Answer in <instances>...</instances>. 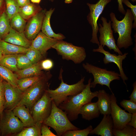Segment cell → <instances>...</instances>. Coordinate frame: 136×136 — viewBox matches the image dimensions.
Here are the masks:
<instances>
[{
	"instance_id": "cell-40",
	"label": "cell",
	"mask_w": 136,
	"mask_h": 136,
	"mask_svg": "<svg viewBox=\"0 0 136 136\" xmlns=\"http://www.w3.org/2000/svg\"><path fill=\"white\" fill-rule=\"evenodd\" d=\"M53 61L50 59H46L41 61V66L42 70H49L53 67Z\"/></svg>"
},
{
	"instance_id": "cell-36",
	"label": "cell",
	"mask_w": 136,
	"mask_h": 136,
	"mask_svg": "<svg viewBox=\"0 0 136 136\" xmlns=\"http://www.w3.org/2000/svg\"><path fill=\"white\" fill-rule=\"evenodd\" d=\"M92 125H90L85 129L80 130H71L66 131L62 136H87L93 129Z\"/></svg>"
},
{
	"instance_id": "cell-20",
	"label": "cell",
	"mask_w": 136,
	"mask_h": 136,
	"mask_svg": "<svg viewBox=\"0 0 136 136\" xmlns=\"http://www.w3.org/2000/svg\"><path fill=\"white\" fill-rule=\"evenodd\" d=\"M97 97L98 100L96 102L101 114L103 115H110L111 99L110 95L103 89L98 91Z\"/></svg>"
},
{
	"instance_id": "cell-37",
	"label": "cell",
	"mask_w": 136,
	"mask_h": 136,
	"mask_svg": "<svg viewBox=\"0 0 136 136\" xmlns=\"http://www.w3.org/2000/svg\"><path fill=\"white\" fill-rule=\"evenodd\" d=\"M120 104L129 113L131 114L136 113V103L130 99H123L120 102Z\"/></svg>"
},
{
	"instance_id": "cell-15",
	"label": "cell",
	"mask_w": 136,
	"mask_h": 136,
	"mask_svg": "<svg viewBox=\"0 0 136 136\" xmlns=\"http://www.w3.org/2000/svg\"><path fill=\"white\" fill-rule=\"evenodd\" d=\"M46 11L45 9H42L30 18L26 23L24 33L29 40H33L40 32Z\"/></svg>"
},
{
	"instance_id": "cell-45",
	"label": "cell",
	"mask_w": 136,
	"mask_h": 136,
	"mask_svg": "<svg viewBox=\"0 0 136 136\" xmlns=\"http://www.w3.org/2000/svg\"><path fill=\"white\" fill-rule=\"evenodd\" d=\"M20 7H22L30 3V0H17Z\"/></svg>"
},
{
	"instance_id": "cell-2",
	"label": "cell",
	"mask_w": 136,
	"mask_h": 136,
	"mask_svg": "<svg viewBox=\"0 0 136 136\" xmlns=\"http://www.w3.org/2000/svg\"><path fill=\"white\" fill-rule=\"evenodd\" d=\"M110 16L112 28L114 33L118 35L116 44L117 47L119 49L128 48L133 44L131 33L134 18L131 10L126 9L124 17L120 21L117 19L113 12L110 13Z\"/></svg>"
},
{
	"instance_id": "cell-52",
	"label": "cell",
	"mask_w": 136,
	"mask_h": 136,
	"mask_svg": "<svg viewBox=\"0 0 136 136\" xmlns=\"http://www.w3.org/2000/svg\"><path fill=\"white\" fill-rule=\"evenodd\" d=\"M1 135V132H0V136Z\"/></svg>"
},
{
	"instance_id": "cell-47",
	"label": "cell",
	"mask_w": 136,
	"mask_h": 136,
	"mask_svg": "<svg viewBox=\"0 0 136 136\" xmlns=\"http://www.w3.org/2000/svg\"><path fill=\"white\" fill-rule=\"evenodd\" d=\"M3 3L4 0H0V11L3 7Z\"/></svg>"
},
{
	"instance_id": "cell-22",
	"label": "cell",
	"mask_w": 136,
	"mask_h": 136,
	"mask_svg": "<svg viewBox=\"0 0 136 136\" xmlns=\"http://www.w3.org/2000/svg\"><path fill=\"white\" fill-rule=\"evenodd\" d=\"M100 114L96 102H91L85 104L79 112L83 119L88 121L99 117Z\"/></svg>"
},
{
	"instance_id": "cell-46",
	"label": "cell",
	"mask_w": 136,
	"mask_h": 136,
	"mask_svg": "<svg viewBox=\"0 0 136 136\" xmlns=\"http://www.w3.org/2000/svg\"><path fill=\"white\" fill-rule=\"evenodd\" d=\"M33 3L39 4V3L41 0H30Z\"/></svg>"
},
{
	"instance_id": "cell-29",
	"label": "cell",
	"mask_w": 136,
	"mask_h": 136,
	"mask_svg": "<svg viewBox=\"0 0 136 136\" xmlns=\"http://www.w3.org/2000/svg\"><path fill=\"white\" fill-rule=\"evenodd\" d=\"M11 28L20 32H24L26 21L18 13L14 15L10 20Z\"/></svg>"
},
{
	"instance_id": "cell-30",
	"label": "cell",
	"mask_w": 136,
	"mask_h": 136,
	"mask_svg": "<svg viewBox=\"0 0 136 136\" xmlns=\"http://www.w3.org/2000/svg\"><path fill=\"white\" fill-rule=\"evenodd\" d=\"M42 123H36L33 125L25 127L15 136H41V128Z\"/></svg>"
},
{
	"instance_id": "cell-14",
	"label": "cell",
	"mask_w": 136,
	"mask_h": 136,
	"mask_svg": "<svg viewBox=\"0 0 136 136\" xmlns=\"http://www.w3.org/2000/svg\"><path fill=\"white\" fill-rule=\"evenodd\" d=\"M5 104L4 110H12L20 101L23 92L18 87L13 86L3 80Z\"/></svg>"
},
{
	"instance_id": "cell-42",
	"label": "cell",
	"mask_w": 136,
	"mask_h": 136,
	"mask_svg": "<svg viewBox=\"0 0 136 136\" xmlns=\"http://www.w3.org/2000/svg\"><path fill=\"white\" fill-rule=\"evenodd\" d=\"M133 89L129 98L130 100L136 103V82L135 81L133 84Z\"/></svg>"
},
{
	"instance_id": "cell-21",
	"label": "cell",
	"mask_w": 136,
	"mask_h": 136,
	"mask_svg": "<svg viewBox=\"0 0 136 136\" xmlns=\"http://www.w3.org/2000/svg\"><path fill=\"white\" fill-rule=\"evenodd\" d=\"M54 10L51 8L46 12L42 22L41 32L50 38L63 40L65 38V36L61 34L54 33L51 26L50 19Z\"/></svg>"
},
{
	"instance_id": "cell-23",
	"label": "cell",
	"mask_w": 136,
	"mask_h": 136,
	"mask_svg": "<svg viewBox=\"0 0 136 136\" xmlns=\"http://www.w3.org/2000/svg\"><path fill=\"white\" fill-rule=\"evenodd\" d=\"M28 48L15 45L1 40L0 41V50L3 55L25 54Z\"/></svg>"
},
{
	"instance_id": "cell-6",
	"label": "cell",
	"mask_w": 136,
	"mask_h": 136,
	"mask_svg": "<svg viewBox=\"0 0 136 136\" xmlns=\"http://www.w3.org/2000/svg\"><path fill=\"white\" fill-rule=\"evenodd\" d=\"M82 66L87 72L92 74L94 80L91 82L90 88H94L97 84L107 86L112 92L110 87L111 82L115 80H120V74L114 71L108 70L94 65L88 62L83 63Z\"/></svg>"
},
{
	"instance_id": "cell-43",
	"label": "cell",
	"mask_w": 136,
	"mask_h": 136,
	"mask_svg": "<svg viewBox=\"0 0 136 136\" xmlns=\"http://www.w3.org/2000/svg\"><path fill=\"white\" fill-rule=\"evenodd\" d=\"M127 125L136 129V113L132 114L130 120Z\"/></svg>"
},
{
	"instance_id": "cell-19",
	"label": "cell",
	"mask_w": 136,
	"mask_h": 136,
	"mask_svg": "<svg viewBox=\"0 0 136 136\" xmlns=\"http://www.w3.org/2000/svg\"><path fill=\"white\" fill-rule=\"evenodd\" d=\"M12 110L14 115L22 122L25 127L32 126L35 124L30 111L25 105L16 106Z\"/></svg>"
},
{
	"instance_id": "cell-4",
	"label": "cell",
	"mask_w": 136,
	"mask_h": 136,
	"mask_svg": "<svg viewBox=\"0 0 136 136\" xmlns=\"http://www.w3.org/2000/svg\"><path fill=\"white\" fill-rule=\"evenodd\" d=\"M42 123L53 129L58 136H62L68 131L80 129L71 122L66 114L56 105L53 100L51 113Z\"/></svg>"
},
{
	"instance_id": "cell-24",
	"label": "cell",
	"mask_w": 136,
	"mask_h": 136,
	"mask_svg": "<svg viewBox=\"0 0 136 136\" xmlns=\"http://www.w3.org/2000/svg\"><path fill=\"white\" fill-rule=\"evenodd\" d=\"M41 61L26 68L22 70H19L15 72L18 75V79L44 74L41 66Z\"/></svg>"
},
{
	"instance_id": "cell-39",
	"label": "cell",
	"mask_w": 136,
	"mask_h": 136,
	"mask_svg": "<svg viewBox=\"0 0 136 136\" xmlns=\"http://www.w3.org/2000/svg\"><path fill=\"white\" fill-rule=\"evenodd\" d=\"M122 3L125 5L129 8L133 15L134 18V22L133 24V28L135 30L136 29V5L132 4L129 1V0H122Z\"/></svg>"
},
{
	"instance_id": "cell-51",
	"label": "cell",
	"mask_w": 136,
	"mask_h": 136,
	"mask_svg": "<svg viewBox=\"0 0 136 136\" xmlns=\"http://www.w3.org/2000/svg\"><path fill=\"white\" fill-rule=\"evenodd\" d=\"M49 0L52 2H53L54 1V0Z\"/></svg>"
},
{
	"instance_id": "cell-9",
	"label": "cell",
	"mask_w": 136,
	"mask_h": 136,
	"mask_svg": "<svg viewBox=\"0 0 136 136\" xmlns=\"http://www.w3.org/2000/svg\"><path fill=\"white\" fill-rule=\"evenodd\" d=\"M111 0H98L95 4H87L90 11L87 16L88 21L92 28V37L90 41L93 44L99 46L97 37L99 27L97 21L107 5Z\"/></svg>"
},
{
	"instance_id": "cell-50",
	"label": "cell",
	"mask_w": 136,
	"mask_h": 136,
	"mask_svg": "<svg viewBox=\"0 0 136 136\" xmlns=\"http://www.w3.org/2000/svg\"><path fill=\"white\" fill-rule=\"evenodd\" d=\"M133 2H136V0H131Z\"/></svg>"
},
{
	"instance_id": "cell-49",
	"label": "cell",
	"mask_w": 136,
	"mask_h": 136,
	"mask_svg": "<svg viewBox=\"0 0 136 136\" xmlns=\"http://www.w3.org/2000/svg\"><path fill=\"white\" fill-rule=\"evenodd\" d=\"M2 56H3V54L1 50H0V58H1Z\"/></svg>"
},
{
	"instance_id": "cell-5",
	"label": "cell",
	"mask_w": 136,
	"mask_h": 136,
	"mask_svg": "<svg viewBox=\"0 0 136 136\" xmlns=\"http://www.w3.org/2000/svg\"><path fill=\"white\" fill-rule=\"evenodd\" d=\"M52 77L50 72L44 74L41 79L23 92L21 99L16 106L24 105L30 111L33 105L49 88L48 81Z\"/></svg>"
},
{
	"instance_id": "cell-31",
	"label": "cell",
	"mask_w": 136,
	"mask_h": 136,
	"mask_svg": "<svg viewBox=\"0 0 136 136\" xmlns=\"http://www.w3.org/2000/svg\"><path fill=\"white\" fill-rule=\"evenodd\" d=\"M11 28L10 20L6 13L3 12L0 15V38L3 39L9 33Z\"/></svg>"
},
{
	"instance_id": "cell-41",
	"label": "cell",
	"mask_w": 136,
	"mask_h": 136,
	"mask_svg": "<svg viewBox=\"0 0 136 136\" xmlns=\"http://www.w3.org/2000/svg\"><path fill=\"white\" fill-rule=\"evenodd\" d=\"M41 132V136H57L49 129L48 126L42 123V124Z\"/></svg>"
},
{
	"instance_id": "cell-28",
	"label": "cell",
	"mask_w": 136,
	"mask_h": 136,
	"mask_svg": "<svg viewBox=\"0 0 136 136\" xmlns=\"http://www.w3.org/2000/svg\"><path fill=\"white\" fill-rule=\"evenodd\" d=\"M44 74L19 79L17 82V86L23 92L41 79Z\"/></svg>"
},
{
	"instance_id": "cell-26",
	"label": "cell",
	"mask_w": 136,
	"mask_h": 136,
	"mask_svg": "<svg viewBox=\"0 0 136 136\" xmlns=\"http://www.w3.org/2000/svg\"><path fill=\"white\" fill-rule=\"evenodd\" d=\"M17 54L3 55L0 58V65L9 69L12 71L19 70L17 67Z\"/></svg>"
},
{
	"instance_id": "cell-18",
	"label": "cell",
	"mask_w": 136,
	"mask_h": 136,
	"mask_svg": "<svg viewBox=\"0 0 136 136\" xmlns=\"http://www.w3.org/2000/svg\"><path fill=\"white\" fill-rule=\"evenodd\" d=\"M4 41L17 45L29 48L31 41L26 37L24 32H18L11 28L9 33L3 39Z\"/></svg>"
},
{
	"instance_id": "cell-53",
	"label": "cell",
	"mask_w": 136,
	"mask_h": 136,
	"mask_svg": "<svg viewBox=\"0 0 136 136\" xmlns=\"http://www.w3.org/2000/svg\"><path fill=\"white\" fill-rule=\"evenodd\" d=\"M1 39L0 38V41H1Z\"/></svg>"
},
{
	"instance_id": "cell-3",
	"label": "cell",
	"mask_w": 136,
	"mask_h": 136,
	"mask_svg": "<svg viewBox=\"0 0 136 136\" xmlns=\"http://www.w3.org/2000/svg\"><path fill=\"white\" fill-rule=\"evenodd\" d=\"M63 72V70L61 68L59 77L61 82L59 86L55 90L49 88L46 91L48 93L58 107L68 96H74L80 93L85 88L86 85L84 83L85 77H82L79 81L75 84H67L63 81L62 76Z\"/></svg>"
},
{
	"instance_id": "cell-25",
	"label": "cell",
	"mask_w": 136,
	"mask_h": 136,
	"mask_svg": "<svg viewBox=\"0 0 136 136\" xmlns=\"http://www.w3.org/2000/svg\"><path fill=\"white\" fill-rule=\"evenodd\" d=\"M42 10L37 4L30 3L22 7H20L18 13L25 20H29Z\"/></svg>"
},
{
	"instance_id": "cell-16",
	"label": "cell",
	"mask_w": 136,
	"mask_h": 136,
	"mask_svg": "<svg viewBox=\"0 0 136 136\" xmlns=\"http://www.w3.org/2000/svg\"><path fill=\"white\" fill-rule=\"evenodd\" d=\"M61 40L50 38L40 32L31 41V46L39 51L44 57L47 51Z\"/></svg>"
},
{
	"instance_id": "cell-12",
	"label": "cell",
	"mask_w": 136,
	"mask_h": 136,
	"mask_svg": "<svg viewBox=\"0 0 136 136\" xmlns=\"http://www.w3.org/2000/svg\"><path fill=\"white\" fill-rule=\"evenodd\" d=\"M110 95L111 102L110 115L113 120L114 128L121 130L130 121L132 114L126 112L118 105L116 98L113 93Z\"/></svg>"
},
{
	"instance_id": "cell-13",
	"label": "cell",
	"mask_w": 136,
	"mask_h": 136,
	"mask_svg": "<svg viewBox=\"0 0 136 136\" xmlns=\"http://www.w3.org/2000/svg\"><path fill=\"white\" fill-rule=\"evenodd\" d=\"M92 51L94 52H99L104 55L103 61L105 64L113 63L116 65L119 70L120 77L123 83L126 85L125 81L128 80V78L124 73L122 64L123 60L126 58L128 53H125L122 55H117L115 54H111L109 51L105 50L104 47L100 46H99L97 49H93Z\"/></svg>"
},
{
	"instance_id": "cell-32",
	"label": "cell",
	"mask_w": 136,
	"mask_h": 136,
	"mask_svg": "<svg viewBox=\"0 0 136 136\" xmlns=\"http://www.w3.org/2000/svg\"><path fill=\"white\" fill-rule=\"evenodd\" d=\"M6 13L9 20L16 14L18 13L20 7L17 0H5Z\"/></svg>"
},
{
	"instance_id": "cell-11",
	"label": "cell",
	"mask_w": 136,
	"mask_h": 136,
	"mask_svg": "<svg viewBox=\"0 0 136 136\" xmlns=\"http://www.w3.org/2000/svg\"><path fill=\"white\" fill-rule=\"evenodd\" d=\"M100 20L102 25L99 24L98 31L100 33L99 38V46L104 47L106 46L110 50H113L118 54L122 55V53L117 47L113 35V30L112 29L111 21L110 20L107 22L105 17H101Z\"/></svg>"
},
{
	"instance_id": "cell-38",
	"label": "cell",
	"mask_w": 136,
	"mask_h": 136,
	"mask_svg": "<svg viewBox=\"0 0 136 136\" xmlns=\"http://www.w3.org/2000/svg\"><path fill=\"white\" fill-rule=\"evenodd\" d=\"M3 80L0 77V118L4 110L5 101Z\"/></svg>"
},
{
	"instance_id": "cell-1",
	"label": "cell",
	"mask_w": 136,
	"mask_h": 136,
	"mask_svg": "<svg viewBox=\"0 0 136 136\" xmlns=\"http://www.w3.org/2000/svg\"><path fill=\"white\" fill-rule=\"evenodd\" d=\"M91 80L89 78L86 87L80 93L68 96L59 105L58 108L65 112L70 121L77 119L81 108L85 104L91 102L94 98L97 97L98 91L93 92L91 90Z\"/></svg>"
},
{
	"instance_id": "cell-10",
	"label": "cell",
	"mask_w": 136,
	"mask_h": 136,
	"mask_svg": "<svg viewBox=\"0 0 136 136\" xmlns=\"http://www.w3.org/2000/svg\"><path fill=\"white\" fill-rule=\"evenodd\" d=\"M52 100L46 91L41 98L32 106L30 112L35 123H42L49 116L51 111Z\"/></svg>"
},
{
	"instance_id": "cell-27",
	"label": "cell",
	"mask_w": 136,
	"mask_h": 136,
	"mask_svg": "<svg viewBox=\"0 0 136 136\" xmlns=\"http://www.w3.org/2000/svg\"><path fill=\"white\" fill-rule=\"evenodd\" d=\"M0 77L12 86H17L18 79L17 75L13 71L4 66L0 65Z\"/></svg>"
},
{
	"instance_id": "cell-35",
	"label": "cell",
	"mask_w": 136,
	"mask_h": 136,
	"mask_svg": "<svg viewBox=\"0 0 136 136\" xmlns=\"http://www.w3.org/2000/svg\"><path fill=\"white\" fill-rule=\"evenodd\" d=\"M33 64L25 54H17V67L19 70H22L28 67Z\"/></svg>"
},
{
	"instance_id": "cell-44",
	"label": "cell",
	"mask_w": 136,
	"mask_h": 136,
	"mask_svg": "<svg viewBox=\"0 0 136 136\" xmlns=\"http://www.w3.org/2000/svg\"><path fill=\"white\" fill-rule=\"evenodd\" d=\"M122 0H117L118 3V10L121 13L125 15L126 11L125 10L123 7L122 3Z\"/></svg>"
},
{
	"instance_id": "cell-33",
	"label": "cell",
	"mask_w": 136,
	"mask_h": 136,
	"mask_svg": "<svg viewBox=\"0 0 136 136\" xmlns=\"http://www.w3.org/2000/svg\"><path fill=\"white\" fill-rule=\"evenodd\" d=\"M113 133L114 136H136V129L127 125L121 130L114 128Z\"/></svg>"
},
{
	"instance_id": "cell-34",
	"label": "cell",
	"mask_w": 136,
	"mask_h": 136,
	"mask_svg": "<svg viewBox=\"0 0 136 136\" xmlns=\"http://www.w3.org/2000/svg\"><path fill=\"white\" fill-rule=\"evenodd\" d=\"M25 54L33 64L42 60L44 57L39 51L31 46Z\"/></svg>"
},
{
	"instance_id": "cell-17",
	"label": "cell",
	"mask_w": 136,
	"mask_h": 136,
	"mask_svg": "<svg viewBox=\"0 0 136 136\" xmlns=\"http://www.w3.org/2000/svg\"><path fill=\"white\" fill-rule=\"evenodd\" d=\"M114 128L113 122L110 115H104L99 124L93 129L89 134L101 136H114L113 133Z\"/></svg>"
},
{
	"instance_id": "cell-8",
	"label": "cell",
	"mask_w": 136,
	"mask_h": 136,
	"mask_svg": "<svg viewBox=\"0 0 136 136\" xmlns=\"http://www.w3.org/2000/svg\"><path fill=\"white\" fill-rule=\"evenodd\" d=\"M25 127L12 110H4L0 118L1 135L14 136Z\"/></svg>"
},
{
	"instance_id": "cell-7",
	"label": "cell",
	"mask_w": 136,
	"mask_h": 136,
	"mask_svg": "<svg viewBox=\"0 0 136 136\" xmlns=\"http://www.w3.org/2000/svg\"><path fill=\"white\" fill-rule=\"evenodd\" d=\"M63 60H71L76 64L81 63L85 60L86 54L85 48L77 46L61 40L52 47Z\"/></svg>"
},
{
	"instance_id": "cell-48",
	"label": "cell",
	"mask_w": 136,
	"mask_h": 136,
	"mask_svg": "<svg viewBox=\"0 0 136 136\" xmlns=\"http://www.w3.org/2000/svg\"><path fill=\"white\" fill-rule=\"evenodd\" d=\"M73 0H65L64 2L66 4H69L72 3Z\"/></svg>"
}]
</instances>
